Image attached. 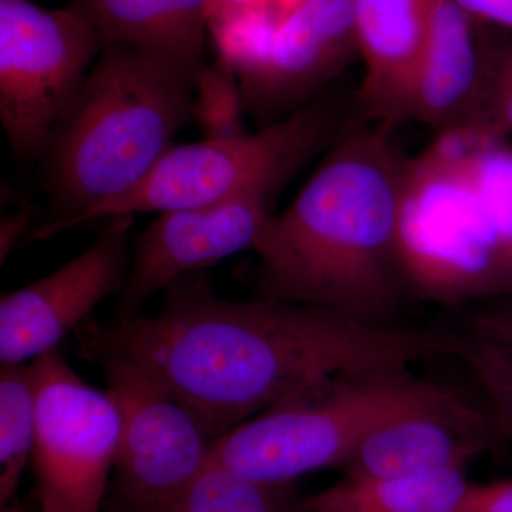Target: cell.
<instances>
[{
  "mask_svg": "<svg viewBox=\"0 0 512 512\" xmlns=\"http://www.w3.org/2000/svg\"><path fill=\"white\" fill-rule=\"evenodd\" d=\"M461 468L389 478L345 477L303 501L305 512H458L468 487Z\"/></svg>",
  "mask_w": 512,
  "mask_h": 512,
  "instance_id": "e0dca14e",
  "label": "cell"
},
{
  "mask_svg": "<svg viewBox=\"0 0 512 512\" xmlns=\"http://www.w3.org/2000/svg\"><path fill=\"white\" fill-rule=\"evenodd\" d=\"M241 87L237 74L227 64L205 66L198 74L194 93V120L207 140L244 136Z\"/></svg>",
  "mask_w": 512,
  "mask_h": 512,
  "instance_id": "44dd1931",
  "label": "cell"
},
{
  "mask_svg": "<svg viewBox=\"0 0 512 512\" xmlns=\"http://www.w3.org/2000/svg\"><path fill=\"white\" fill-rule=\"evenodd\" d=\"M454 0H433L399 121L443 131L470 121L485 74V37Z\"/></svg>",
  "mask_w": 512,
  "mask_h": 512,
  "instance_id": "5bb4252c",
  "label": "cell"
},
{
  "mask_svg": "<svg viewBox=\"0 0 512 512\" xmlns=\"http://www.w3.org/2000/svg\"><path fill=\"white\" fill-rule=\"evenodd\" d=\"M144 512H305L291 485L256 483L211 463L184 490Z\"/></svg>",
  "mask_w": 512,
  "mask_h": 512,
  "instance_id": "ac0fdd59",
  "label": "cell"
},
{
  "mask_svg": "<svg viewBox=\"0 0 512 512\" xmlns=\"http://www.w3.org/2000/svg\"><path fill=\"white\" fill-rule=\"evenodd\" d=\"M32 464L39 512H101L121 437L109 390L84 382L59 349L36 357Z\"/></svg>",
  "mask_w": 512,
  "mask_h": 512,
  "instance_id": "ba28073f",
  "label": "cell"
},
{
  "mask_svg": "<svg viewBox=\"0 0 512 512\" xmlns=\"http://www.w3.org/2000/svg\"><path fill=\"white\" fill-rule=\"evenodd\" d=\"M100 369L121 417L116 504L120 512H144L180 493L210 466L214 440L183 404L146 376L114 363Z\"/></svg>",
  "mask_w": 512,
  "mask_h": 512,
  "instance_id": "9c48e42d",
  "label": "cell"
},
{
  "mask_svg": "<svg viewBox=\"0 0 512 512\" xmlns=\"http://www.w3.org/2000/svg\"><path fill=\"white\" fill-rule=\"evenodd\" d=\"M36 387L26 363L0 365V507L12 503L32 461L36 439Z\"/></svg>",
  "mask_w": 512,
  "mask_h": 512,
  "instance_id": "d6986e66",
  "label": "cell"
},
{
  "mask_svg": "<svg viewBox=\"0 0 512 512\" xmlns=\"http://www.w3.org/2000/svg\"><path fill=\"white\" fill-rule=\"evenodd\" d=\"M258 2H261V0H211L208 25L214 20L224 18V16L231 15V13L248 8V6Z\"/></svg>",
  "mask_w": 512,
  "mask_h": 512,
  "instance_id": "4316f807",
  "label": "cell"
},
{
  "mask_svg": "<svg viewBox=\"0 0 512 512\" xmlns=\"http://www.w3.org/2000/svg\"><path fill=\"white\" fill-rule=\"evenodd\" d=\"M478 332L498 336L512 342V308L501 311L485 312L474 320Z\"/></svg>",
  "mask_w": 512,
  "mask_h": 512,
  "instance_id": "484cf974",
  "label": "cell"
},
{
  "mask_svg": "<svg viewBox=\"0 0 512 512\" xmlns=\"http://www.w3.org/2000/svg\"><path fill=\"white\" fill-rule=\"evenodd\" d=\"M211 0H73L106 46L126 45L200 74Z\"/></svg>",
  "mask_w": 512,
  "mask_h": 512,
  "instance_id": "2e32d148",
  "label": "cell"
},
{
  "mask_svg": "<svg viewBox=\"0 0 512 512\" xmlns=\"http://www.w3.org/2000/svg\"><path fill=\"white\" fill-rule=\"evenodd\" d=\"M458 512H512V480L470 484Z\"/></svg>",
  "mask_w": 512,
  "mask_h": 512,
  "instance_id": "603a6c76",
  "label": "cell"
},
{
  "mask_svg": "<svg viewBox=\"0 0 512 512\" xmlns=\"http://www.w3.org/2000/svg\"><path fill=\"white\" fill-rule=\"evenodd\" d=\"M359 56L350 0H303L279 23L265 56L238 76L244 110L261 127L318 97Z\"/></svg>",
  "mask_w": 512,
  "mask_h": 512,
  "instance_id": "8fae6325",
  "label": "cell"
},
{
  "mask_svg": "<svg viewBox=\"0 0 512 512\" xmlns=\"http://www.w3.org/2000/svg\"><path fill=\"white\" fill-rule=\"evenodd\" d=\"M36 227L30 211L18 212L3 218L0 224V265L5 264L16 247L26 244Z\"/></svg>",
  "mask_w": 512,
  "mask_h": 512,
  "instance_id": "cb8c5ba5",
  "label": "cell"
},
{
  "mask_svg": "<svg viewBox=\"0 0 512 512\" xmlns=\"http://www.w3.org/2000/svg\"><path fill=\"white\" fill-rule=\"evenodd\" d=\"M106 43L79 9L0 0V120L22 160L45 153Z\"/></svg>",
  "mask_w": 512,
  "mask_h": 512,
  "instance_id": "52a82bcc",
  "label": "cell"
},
{
  "mask_svg": "<svg viewBox=\"0 0 512 512\" xmlns=\"http://www.w3.org/2000/svg\"><path fill=\"white\" fill-rule=\"evenodd\" d=\"M340 111L316 97L258 133L174 146L136 187L97 205L69 228L138 212L208 207L244 197L271 200L323 147L340 136Z\"/></svg>",
  "mask_w": 512,
  "mask_h": 512,
  "instance_id": "8992f818",
  "label": "cell"
},
{
  "mask_svg": "<svg viewBox=\"0 0 512 512\" xmlns=\"http://www.w3.org/2000/svg\"><path fill=\"white\" fill-rule=\"evenodd\" d=\"M389 126L343 131L254 252L259 296L387 323L404 285L397 220L409 158Z\"/></svg>",
  "mask_w": 512,
  "mask_h": 512,
  "instance_id": "7a4b0ae2",
  "label": "cell"
},
{
  "mask_svg": "<svg viewBox=\"0 0 512 512\" xmlns=\"http://www.w3.org/2000/svg\"><path fill=\"white\" fill-rule=\"evenodd\" d=\"M153 316L76 330L94 366L123 365L183 404L212 440L326 377L454 355L456 338L258 296L231 301L202 272L164 289Z\"/></svg>",
  "mask_w": 512,
  "mask_h": 512,
  "instance_id": "6da1fadb",
  "label": "cell"
},
{
  "mask_svg": "<svg viewBox=\"0 0 512 512\" xmlns=\"http://www.w3.org/2000/svg\"><path fill=\"white\" fill-rule=\"evenodd\" d=\"M490 414L448 393L387 421L367 436L340 470L345 477L419 476L467 467L494 443Z\"/></svg>",
  "mask_w": 512,
  "mask_h": 512,
  "instance_id": "4fadbf2b",
  "label": "cell"
},
{
  "mask_svg": "<svg viewBox=\"0 0 512 512\" xmlns=\"http://www.w3.org/2000/svg\"><path fill=\"white\" fill-rule=\"evenodd\" d=\"M2 512H32L28 510V508L23 507V505H20L18 503H15V501H12V503L6 505V507L2 508Z\"/></svg>",
  "mask_w": 512,
  "mask_h": 512,
  "instance_id": "83f0119b",
  "label": "cell"
},
{
  "mask_svg": "<svg viewBox=\"0 0 512 512\" xmlns=\"http://www.w3.org/2000/svg\"><path fill=\"white\" fill-rule=\"evenodd\" d=\"M447 394L409 369L326 377L212 441L211 463L256 483L291 485L313 471L342 468L384 423Z\"/></svg>",
  "mask_w": 512,
  "mask_h": 512,
  "instance_id": "277c9868",
  "label": "cell"
},
{
  "mask_svg": "<svg viewBox=\"0 0 512 512\" xmlns=\"http://www.w3.org/2000/svg\"><path fill=\"white\" fill-rule=\"evenodd\" d=\"M474 20L512 32V0H454Z\"/></svg>",
  "mask_w": 512,
  "mask_h": 512,
  "instance_id": "d4e9b609",
  "label": "cell"
},
{
  "mask_svg": "<svg viewBox=\"0 0 512 512\" xmlns=\"http://www.w3.org/2000/svg\"><path fill=\"white\" fill-rule=\"evenodd\" d=\"M404 284L427 301L512 292V244L485 210L461 160L429 147L409 160L397 220Z\"/></svg>",
  "mask_w": 512,
  "mask_h": 512,
  "instance_id": "5b68a950",
  "label": "cell"
},
{
  "mask_svg": "<svg viewBox=\"0 0 512 512\" xmlns=\"http://www.w3.org/2000/svg\"><path fill=\"white\" fill-rule=\"evenodd\" d=\"M480 100L470 121L473 128L490 140L512 136V39L485 40V74Z\"/></svg>",
  "mask_w": 512,
  "mask_h": 512,
  "instance_id": "7402d4cb",
  "label": "cell"
},
{
  "mask_svg": "<svg viewBox=\"0 0 512 512\" xmlns=\"http://www.w3.org/2000/svg\"><path fill=\"white\" fill-rule=\"evenodd\" d=\"M197 77L134 47H104L40 157L52 215L26 244L62 234L144 180L194 120Z\"/></svg>",
  "mask_w": 512,
  "mask_h": 512,
  "instance_id": "3957f363",
  "label": "cell"
},
{
  "mask_svg": "<svg viewBox=\"0 0 512 512\" xmlns=\"http://www.w3.org/2000/svg\"><path fill=\"white\" fill-rule=\"evenodd\" d=\"M456 355L464 360L483 390L497 433L512 443V342L478 332L457 338Z\"/></svg>",
  "mask_w": 512,
  "mask_h": 512,
  "instance_id": "ffe728a7",
  "label": "cell"
},
{
  "mask_svg": "<svg viewBox=\"0 0 512 512\" xmlns=\"http://www.w3.org/2000/svg\"><path fill=\"white\" fill-rule=\"evenodd\" d=\"M133 217L107 218L82 254L39 281L3 293L0 363H25L57 349L104 298L123 291L131 264L128 234Z\"/></svg>",
  "mask_w": 512,
  "mask_h": 512,
  "instance_id": "30bf717a",
  "label": "cell"
},
{
  "mask_svg": "<svg viewBox=\"0 0 512 512\" xmlns=\"http://www.w3.org/2000/svg\"><path fill=\"white\" fill-rule=\"evenodd\" d=\"M350 5L365 63L360 104L367 116L393 127L423 46L433 0H350Z\"/></svg>",
  "mask_w": 512,
  "mask_h": 512,
  "instance_id": "9a60e30c",
  "label": "cell"
},
{
  "mask_svg": "<svg viewBox=\"0 0 512 512\" xmlns=\"http://www.w3.org/2000/svg\"><path fill=\"white\" fill-rule=\"evenodd\" d=\"M269 204V198L244 197L160 214L134 247L117 303L120 318L138 316L154 293L181 276L202 272L239 252L254 251L272 218Z\"/></svg>",
  "mask_w": 512,
  "mask_h": 512,
  "instance_id": "7c38bea8",
  "label": "cell"
}]
</instances>
